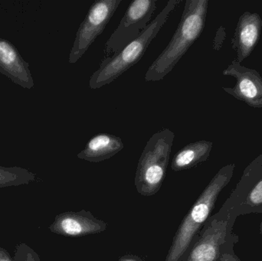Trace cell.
Segmentation results:
<instances>
[{"label": "cell", "instance_id": "cell-19", "mask_svg": "<svg viewBox=\"0 0 262 261\" xmlns=\"http://www.w3.org/2000/svg\"><path fill=\"white\" fill-rule=\"evenodd\" d=\"M222 261H239L236 257H234L233 255H231L229 254H224L221 257Z\"/></svg>", "mask_w": 262, "mask_h": 261}, {"label": "cell", "instance_id": "cell-16", "mask_svg": "<svg viewBox=\"0 0 262 261\" xmlns=\"http://www.w3.org/2000/svg\"><path fill=\"white\" fill-rule=\"evenodd\" d=\"M247 203L250 205H260L262 204V179L255 185L248 195Z\"/></svg>", "mask_w": 262, "mask_h": 261}, {"label": "cell", "instance_id": "cell-13", "mask_svg": "<svg viewBox=\"0 0 262 261\" xmlns=\"http://www.w3.org/2000/svg\"><path fill=\"white\" fill-rule=\"evenodd\" d=\"M210 141L200 140L190 143L179 150L172 159L171 169L174 172L183 171L196 167L207 160L212 149Z\"/></svg>", "mask_w": 262, "mask_h": 261}, {"label": "cell", "instance_id": "cell-5", "mask_svg": "<svg viewBox=\"0 0 262 261\" xmlns=\"http://www.w3.org/2000/svg\"><path fill=\"white\" fill-rule=\"evenodd\" d=\"M157 9L155 0H135L129 5L118 28L106 41L104 58L113 56L140 36Z\"/></svg>", "mask_w": 262, "mask_h": 261}, {"label": "cell", "instance_id": "cell-14", "mask_svg": "<svg viewBox=\"0 0 262 261\" xmlns=\"http://www.w3.org/2000/svg\"><path fill=\"white\" fill-rule=\"evenodd\" d=\"M35 179V174L23 167L0 165V188L29 185Z\"/></svg>", "mask_w": 262, "mask_h": 261}, {"label": "cell", "instance_id": "cell-12", "mask_svg": "<svg viewBox=\"0 0 262 261\" xmlns=\"http://www.w3.org/2000/svg\"><path fill=\"white\" fill-rule=\"evenodd\" d=\"M124 148V143L119 136L110 133H98L88 141L77 156L88 162H100L111 159Z\"/></svg>", "mask_w": 262, "mask_h": 261}, {"label": "cell", "instance_id": "cell-20", "mask_svg": "<svg viewBox=\"0 0 262 261\" xmlns=\"http://www.w3.org/2000/svg\"><path fill=\"white\" fill-rule=\"evenodd\" d=\"M261 233L262 234V223H261Z\"/></svg>", "mask_w": 262, "mask_h": 261}, {"label": "cell", "instance_id": "cell-8", "mask_svg": "<svg viewBox=\"0 0 262 261\" xmlns=\"http://www.w3.org/2000/svg\"><path fill=\"white\" fill-rule=\"evenodd\" d=\"M107 228L105 222L97 219L90 211L82 210L58 215L49 230L59 235L79 238L104 232Z\"/></svg>", "mask_w": 262, "mask_h": 261}, {"label": "cell", "instance_id": "cell-3", "mask_svg": "<svg viewBox=\"0 0 262 261\" xmlns=\"http://www.w3.org/2000/svg\"><path fill=\"white\" fill-rule=\"evenodd\" d=\"M234 165L223 167L214 176L180 224L165 261H182L192 239L212 212L218 196L233 175Z\"/></svg>", "mask_w": 262, "mask_h": 261}, {"label": "cell", "instance_id": "cell-18", "mask_svg": "<svg viewBox=\"0 0 262 261\" xmlns=\"http://www.w3.org/2000/svg\"><path fill=\"white\" fill-rule=\"evenodd\" d=\"M119 261H143L141 259L139 258V257H136V256L134 255H125L121 257V258L119 259Z\"/></svg>", "mask_w": 262, "mask_h": 261}, {"label": "cell", "instance_id": "cell-9", "mask_svg": "<svg viewBox=\"0 0 262 261\" xmlns=\"http://www.w3.org/2000/svg\"><path fill=\"white\" fill-rule=\"evenodd\" d=\"M0 73L14 84L26 89L35 86L29 63L9 40L0 37Z\"/></svg>", "mask_w": 262, "mask_h": 261}, {"label": "cell", "instance_id": "cell-2", "mask_svg": "<svg viewBox=\"0 0 262 261\" xmlns=\"http://www.w3.org/2000/svg\"><path fill=\"white\" fill-rule=\"evenodd\" d=\"M182 0H170L163 10L148 25L140 36L131 41L115 55L104 58L89 80L91 89L101 88L118 79L139 62L167 21L169 15L181 4Z\"/></svg>", "mask_w": 262, "mask_h": 261}, {"label": "cell", "instance_id": "cell-17", "mask_svg": "<svg viewBox=\"0 0 262 261\" xmlns=\"http://www.w3.org/2000/svg\"><path fill=\"white\" fill-rule=\"evenodd\" d=\"M0 261H15L14 259L11 257L10 254H9L6 250L4 248H0Z\"/></svg>", "mask_w": 262, "mask_h": 261}, {"label": "cell", "instance_id": "cell-10", "mask_svg": "<svg viewBox=\"0 0 262 261\" xmlns=\"http://www.w3.org/2000/svg\"><path fill=\"white\" fill-rule=\"evenodd\" d=\"M229 222L215 219L209 223L200 240L191 250L186 261H216L220 247L225 242Z\"/></svg>", "mask_w": 262, "mask_h": 261}, {"label": "cell", "instance_id": "cell-6", "mask_svg": "<svg viewBox=\"0 0 262 261\" xmlns=\"http://www.w3.org/2000/svg\"><path fill=\"white\" fill-rule=\"evenodd\" d=\"M122 0H98L94 2L75 35L69 62H78L96 38L101 35L115 15Z\"/></svg>", "mask_w": 262, "mask_h": 261}, {"label": "cell", "instance_id": "cell-4", "mask_svg": "<svg viewBox=\"0 0 262 261\" xmlns=\"http://www.w3.org/2000/svg\"><path fill=\"white\" fill-rule=\"evenodd\" d=\"M175 134L163 128L154 133L142 152L136 170V189L142 196H154L166 177Z\"/></svg>", "mask_w": 262, "mask_h": 261}, {"label": "cell", "instance_id": "cell-1", "mask_svg": "<svg viewBox=\"0 0 262 261\" xmlns=\"http://www.w3.org/2000/svg\"><path fill=\"white\" fill-rule=\"evenodd\" d=\"M208 7V0L186 2L181 19L172 39L146 70L145 81H161L172 72L203 33Z\"/></svg>", "mask_w": 262, "mask_h": 261}, {"label": "cell", "instance_id": "cell-15", "mask_svg": "<svg viewBox=\"0 0 262 261\" xmlns=\"http://www.w3.org/2000/svg\"><path fill=\"white\" fill-rule=\"evenodd\" d=\"M15 261H41L39 256L26 244L21 243L15 249Z\"/></svg>", "mask_w": 262, "mask_h": 261}, {"label": "cell", "instance_id": "cell-7", "mask_svg": "<svg viewBox=\"0 0 262 261\" xmlns=\"http://www.w3.org/2000/svg\"><path fill=\"white\" fill-rule=\"evenodd\" d=\"M223 74L236 79L235 87H223L225 91L251 107L261 108L262 78L258 72L243 67L240 63L234 61L223 70Z\"/></svg>", "mask_w": 262, "mask_h": 261}, {"label": "cell", "instance_id": "cell-11", "mask_svg": "<svg viewBox=\"0 0 262 261\" xmlns=\"http://www.w3.org/2000/svg\"><path fill=\"white\" fill-rule=\"evenodd\" d=\"M262 20L258 13L246 12L240 16L232 39L237 52V62L241 63L251 55L261 35Z\"/></svg>", "mask_w": 262, "mask_h": 261}]
</instances>
